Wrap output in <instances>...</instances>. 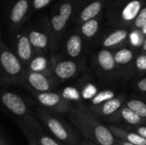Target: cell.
Wrapping results in <instances>:
<instances>
[{
  "instance_id": "obj_27",
  "label": "cell",
  "mask_w": 146,
  "mask_h": 145,
  "mask_svg": "<svg viewBox=\"0 0 146 145\" xmlns=\"http://www.w3.org/2000/svg\"><path fill=\"white\" fill-rule=\"evenodd\" d=\"M132 86L139 95L146 97V75L135 77L133 80Z\"/></svg>"
},
{
  "instance_id": "obj_18",
  "label": "cell",
  "mask_w": 146,
  "mask_h": 145,
  "mask_svg": "<svg viewBox=\"0 0 146 145\" xmlns=\"http://www.w3.org/2000/svg\"><path fill=\"white\" fill-rule=\"evenodd\" d=\"M127 97L126 94H120L116 97L110 99L99 106L89 108L98 117L107 121L125 105Z\"/></svg>"
},
{
  "instance_id": "obj_33",
  "label": "cell",
  "mask_w": 146,
  "mask_h": 145,
  "mask_svg": "<svg viewBox=\"0 0 146 145\" xmlns=\"http://www.w3.org/2000/svg\"><path fill=\"white\" fill-rule=\"evenodd\" d=\"M80 145H98L95 143H92L89 140H86V141H82L81 143H80Z\"/></svg>"
},
{
  "instance_id": "obj_12",
  "label": "cell",
  "mask_w": 146,
  "mask_h": 145,
  "mask_svg": "<svg viewBox=\"0 0 146 145\" xmlns=\"http://www.w3.org/2000/svg\"><path fill=\"white\" fill-rule=\"evenodd\" d=\"M132 31L127 28H115L104 33L98 40L101 49L115 50L129 42Z\"/></svg>"
},
{
  "instance_id": "obj_20",
  "label": "cell",
  "mask_w": 146,
  "mask_h": 145,
  "mask_svg": "<svg viewBox=\"0 0 146 145\" xmlns=\"http://www.w3.org/2000/svg\"><path fill=\"white\" fill-rule=\"evenodd\" d=\"M109 128L117 139H121L134 145H146V138L136 133L116 125L109 124Z\"/></svg>"
},
{
  "instance_id": "obj_35",
  "label": "cell",
  "mask_w": 146,
  "mask_h": 145,
  "mask_svg": "<svg viewBox=\"0 0 146 145\" xmlns=\"http://www.w3.org/2000/svg\"><path fill=\"white\" fill-rule=\"evenodd\" d=\"M139 32H140V33L142 34V36H143V37L145 38H146V26H144V27H143V28H142V29H141Z\"/></svg>"
},
{
  "instance_id": "obj_29",
  "label": "cell",
  "mask_w": 146,
  "mask_h": 145,
  "mask_svg": "<svg viewBox=\"0 0 146 145\" xmlns=\"http://www.w3.org/2000/svg\"><path fill=\"white\" fill-rule=\"evenodd\" d=\"M52 0H32V7L35 10H39L48 6Z\"/></svg>"
},
{
  "instance_id": "obj_23",
  "label": "cell",
  "mask_w": 146,
  "mask_h": 145,
  "mask_svg": "<svg viewBox=\"0 0 146 145\" xmlns=\"http://www.w3.org/2000/svg\"><path fill=\"white\" fill-rule=\"evenodd\" d=\"M125 105L133 110L137 115L146 121V97L140 95L129 96L127 97Z\"/></svg>"
},
{
  "instance_id": "obj_36",
  "label": "cell",
  "mask_w": 146,
  "mask_h": 145,
  "mask_svg": "<svg viewBox=\"0 0 146 145\" xmlns=\"http://www.w3.org/2000/svg\"><path fill=\"white\" fill-rule=\"evenodd\" d=\"M31 145H36V144H31Z\"/></svg>"
},
{
  "instance_id": "obj_34",
  "label": "cell",
  "mask_w": 146,
  "mask_h": 145,
  "mask_svg": "<svg viewBox=\"0 0 146 145\" xmlns=\"http://www.w3.org/2000/svg\"><path fill=\"white\" fill-rule=\"evenodd\" d=\"M140 52H146V38L140 47Z\"/></svg>"
},
{
  "instance_id": "obj_16",
  "label": "cell",
  "mask_w": 146,
  "mask_h": 145,
  "mask_svg": "<svg viewBox=\"0 0 146 145\" xmlns=\"http://www.w3.org/2000/svg\"><path fill=\"white\" fill-rule=\"evenodd\" d=\"M32 45L33 46L36 53L46 54L50 53V31L49 23L45 28L33 27L28 30L27 33Z\"/></svg>"
},
{
  "instance_id": "obj_6",
  "label": "cell",
  "mask_w": 146,
  "mask_h": 145,
  "mask_svg": "<svg viewBox=\"0 0 146 145\" xmlns=\"http://www.w3.org/2000/svg\"><path fill=\"white\" fill-rule=\"evenodd\" d=\"M37 115L55 139L62 145H80L76 133L57 114L44 109H38Z\"/></svg>"
},
{
  "instance_id": "obj_9",
  "label": "cell",
  "mask_w": 146,
  "mask_h": 145,
  "mask_svg": "<svg viewBox=\"0 0 146 145\" xmlns=\"http://www.w3.org/2000/svg\"><path fill=\"white\" fill-rule=\"evenodd\" d=\"M33 96L43 109L55 114H68L74 106L73 103L64 99L59 91L33 93Z\"/></svg>"
},
{
  "instance_id": "obj_2",
  "label": "cell",
  "mask_w": 146,
  "mask_h": 145,
  "mask_svg": "<svg viewBox=\"0 0 146 145\" xmlns=\"http://www.w3.org/2000/svg\"><path fill=\"white\" fill-rule=\"evenodd\" d=\"M74 0H64L54 9L50 15L49 23L50 31V53L52 55L59 49L69 20L73 17L74 11Z\"/></svg>"
},
{
  "instance_id": "obj_1",
  "label": "cell",
  "mask_w": 146,
  "mask_h": 145,
  "mask_svg": "<svg viewBox=\"0 0 146 145\" xmlns=\"http://www.w3.org/2000/svg\"><path fill=\"white\" fill-rule=\"evenodd\" d=\"M67 115L73 126L87 140L98 145H116L117 138L88 105L74 104Z\"/></svg>"
},
{
  "instance_id": "obj_31",
  "label": "cell",
  "mask_w": 146,
  "mask_h": 145,
  "mask_svg": "<svg viewBox=\"0 0 146 145\" xmlns=\"http://www.w3.org/2000/svg\"><path fill=\"white\" fill-rule=\"evenodd\" d=\"M0 145H9L7 138L5 137V135L3 132H1V135H0Z\"/></svg>"
},
{
  "instance_id": "obj_11",
  "label": "cell",
  "mask_w": 146,
  "mask_h": 145,
  "mask_svg": "<svg viewBox=\"0 0 146 145\" xmlns=\"http://www.w3.org/2000/svg\"><path fill=\"white\" fill-rule=\"evenodd\" d=\"M113 52L115 62L122 70L127 79H129L132 76H134L133 70V63L137 56L140 52V49L136 48L132 44H125Z\"/></svg>"
},
{
  "instance_id": "obj_30",
  "label": "cell",
  "mask_w": 146,
  "mask_h": 145,
  "mask_svg": "<svg viewBox=\"0 0 146 145\" xmlns=\"http://www.w3.org/2000/svg\"><path fill=\"white\" fill-rule=\"evenodd\" d=\"M125 129L129 131L135 132L136 133L139 134L140 136L146 138V126H121Z\"/></svg>"
},
{
  "instance_id": "obj_4",
  "label": "cell",
  "mask_w": 146,
  "mask_h": 145,
  "mask_svg": "<svg viewBox=\"0 0 146 145\" xmlns=\"http://www.w3.org/2000/svg\"><path fill=\"white\" fill-rule=\"evenodd\" d=\"M145 4V0L116 1L111 3L107 11L108 21L116 28L131 30L133 21Z\"/></svg>"
},
{
  "instance_id": "obj_22",
  "label": "cell",
  "mask_w": 146,
  "mask_h": 145,
  "mask_svg": "<svg viewBox=\"0 0 146 145\" xmlns=\"http://www.w3.org/2000/svg\"><path fill=\"white\" fill-rule=\"evenodd\" d=\"M101 17H102V15L80 25L79 32L86 41L92 40L97 37L100 29Z\"/></svg>"
},
{
  "instance_id": "obj_25",
  "label": "cell",
  "mask_w": 146,
  "mask_h": 145,
  "mask_svg": "<svg viewBox=\"0 0 146 145\" xmlns=\"http://www.w3.org/2000/svg\"><path fill=\"white\" fill-rule=\"evenodd\" d=\"M59 92L64 99H66L67 101L70 102L73 104L84 103L80 88L78 86H74V85L67 86Z\"/></svg>"
},
{
  "instance_id": "obj_5",
  "label": "cell",
  "mask_w": 146,
  "mask_h": 145,
  "mask_svg": "<svg viewBox=\"0 0 146 145\" xmlns=\"http://www.w3.org/2000/svg\"><path fill=\"white\" fill-rule=\"evenodd\" d=\"M0 64L2 85H22L27 69L15 53L5 45L3 40L0 45Z\"/></svg>"
},
{
  "instance_id": "obj_24",
  "label": "cell",
  "mask_w": 146,
  "mask_h": 145,
  "mask_svg": "<svg viewBox=\"0 0 146 145\" xmlns=\"http://www.w3.org/2000/svg\"><path fill=\"white\" fill-rule=\"evenodd\" d=\"M118 91L116 88H107L99 91L90 101H89V107H97L104 103L113 99L119 96Z\"/></svg>"
},
{
  "instance_id": "obj_28",
  "label": "cell",
  "mask_w": 146,
  "mask_h": 145,
  "mask_svg": "<svg viewBox=\"0 0 146 145\" xmlns=\"http://www.w3.org/2000/svg\"><path fill=\"white\" fill-rule=\"evenodd\" d=\"M146 26V4L143 7L137 18L133 21L131 31H140L144 26Z\"/></svg>"
},
{
  "instance_id": "obj_14",
  "label": "cell",
  "mask_w": 146,
  "mask_h": 145,
  "mask_svg": "<svg viewBox=\"0 0 146 145\" xmlns=\"http://www.w3.org/2000/svg\"><path fill=\"white\" fill-rule=\"evenodd\" d=\"M3 105L13 115L27 118L28 115V107L25 100L18 94L12 91H3L1 95Z\"/></svg>"
},
{
  "instance_id": "obj_10",
  "label": "cell",
  "mask_w": 146,
  "mask_h": 145,
  "mask_svg": "<svg viewBox=\"0 0 146 145\" xmlns=\"http://www.w3.org/2000/svg\"><path fill=\"white\" fill-rule=\"evenodd\" d=\"M106 0H84L80 4L74 8L73 14V21L77 25L98 17L101 15Z\"/></svg>"
},
{
  "instance_id": "obj_3",
  "label": "cell",
  "mask_w": 146,
  "mask_h": 145,
  "mask_svg": "<svg viewBox=\"0 0 146 145\" xmlns=\"http://www.w3.org/2000/svg\"><path fill=\"white\" fill-rule=\"evenodd\" d=\"M92 69L95 75L105 82L116 84L127 78L115 62L113 50L100 49L92 56Z\"/></svg>"
},
{
  "instance_id": "obj_15",
  "label": "cell",
  "mask_w": 146,
  "mask_h": 145,
  "mask_svg": "<svg viewBox=\"0 0 146 145\" xmlns=\"http://www.w3.org/2000/svg\"><path fill=\"white\" fill-rule=\"evenodd\" d=\"M107 121L110 125H121V126H146V121L126 105H124L113 116L108 119Z\"/></svg>"
},
{
  "instance_id": "obj_19",
  "label": "cell",
  "mask_w": 146,
  "mask_h": 145,
  "mask_svg": "<svg viewBox=\"0 0 146 145\" xmlns=\"http://www.w3.org/2000/svg\"><path fill=\"white\" fill-rule=\"evenodd\" d=\"M15 53L24 67L27 68L36 54V51L27 34L21 33L17 35L15 44Z\"/></svg>"
},
{
  "instance_id": "obj_13",
  "label": "cell",
  "mask_w": 146,
  "mask_h": 145,
  "mask_svg": "<svg viewBox=\"0 0 146 145\" xmlns=\"http://www.w3.org/2000/svg\"><path fill=\"white\" fill-rule=\"evenodd\" d=\"M32 6V0H14L9 14V26L11 31L20 29L26 21Z\"/></svg>"
},
{
  "instance_id": "obj_17",
  "label": "cell",
  "mask_w": 146,
  "mask_h": 145,
  "mask_svg": "<svg viewBox=\"0 0 146 145\" xmlns=\"http://www.w3.org/2000/svg\"><path fill=\"white\" fill-rule=\"evenodd\" d=\"M86 40L79 31L69 33L64 43L65 56L74 60H84Z\"/></svg>"
},
{
  "instance_id": "obj_32",
  "label": "cell",
  "mask_w": 146,
  "mask_h": 145,
  "mask_svg": "<svg viewBox=\"0 0 146 145\" xmlns=\"http://www.w3.org/2000/svg\"><path fill=\"white\" fill-rule=\"evenodd\" d=\"M116 145H134L130 144V143H127L126 141H123V140H121V139H117L116 141Z\"/></svg>"
},
{
  "instance_id": "obj_7",
  "label": "cell",
  "mask_w": 146,
  "mask_h": 145,
  "mask_svg": "<svg viewBox=\"0 0 146 145\" xmlns=\"http://www.w3.org/2000/svg\"><path fill=\"white\" fill-rule=\"evenodd\" d=\"M85 69V60H74L61 55L51 56V73L59 84L75 79Z\"/></svg>"
},
{
  "instance_id": "obj_26",
  "label": "cell",
  "mask_w": 146,
  "mask_h": 145,
  "mask_svg": "<svg viewBox=\"0 0 146 145\" xmlns=\"http://www.w3.org/2000/svg\"><path fill=\"white\" fill-rule=\"evenodd\" d=\"M134 77L146 75V52H139L133 63Z\"/></svg>"
},
{
  "instance_id": "obj_8",
  "label": "cell",
  "mask_w": 146,
  "mask_h": 145,
  "mask_svg": "<svg viewBox=\"0 0 146 145\" xmlns=\"http://www.w3.org/2000/svg\"><path fill=\"white\" fill-rule=\"evenodd\" d=\"M22 85L32 91L33 93H43L53 91L59 85L52 73H42L27 71Z\"/></svg>"
},
{
  "instance_id": "obj_21",
  "label": "cell",
  "mask_w": 146,
  "mask_h": 145,
  "mask_svg": "<svg viewBox=\"0 0 146 145\" xmlns=\"http://www.w3.org/2000/svg\"><path fill=\"white\" fill-rule=\"evenodd\" d=\"M26 69L34 73H51V56L36 53Z\"/></svg>"
}]
</instances>
